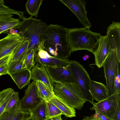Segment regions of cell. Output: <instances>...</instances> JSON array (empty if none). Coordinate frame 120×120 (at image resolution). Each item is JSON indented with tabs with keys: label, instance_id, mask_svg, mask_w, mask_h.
<instances>
[{
	"label": "cell",
	"instance_id": "cell-42",
	"mask_svg": "<svg viewBox=\"0 0 120 120\" xmlns=\"http://www.w3.org/2000/svg\"><path fill=\"white\" fill-rule=\"evenodd\" d=\"M1 75V74L0 73V76Z\"/></svg>",
	"mask_w": 120,
	"mask_h": 120
},
{
	"label": "cell",
	"instance_id": "cell-1",
	"mask_svg": "<svg viewBox=\"0 0 120 120\" xmlns=\"http://www.w3.org/2000/svg\"><path fill=\"white\" fill-rule=\"evenodd\" d=\"M67 35V28L58 24H51L42 32L40 42L49 54L58 58L67 59L71 53Z\"/></svg>",
	"mask_w": 120,
	"mask_h": 120
},
{
	"label": "cell",
	"instance_id": "cell-2",
	"mask_svg": "<svg viewBox=\"0 0 120 120\" xmlns=\"http://www.w3.org/2000/svg\"><path fill=\"white\" fill-rule=\"evenodd\" d=\"M68 41L71 52L85 50L94 54L101 36L86 27L67 29Z\"/></svg>",
	"mask_w": 120,
	"mask_h": 120
},
{
	"label": "cell",
	"instance_id": "cell-3",
	"mask_svg": "<svg viewBox=\"0 0 120 120\" xmlns=\"http://www.w3.org/2000/svg\"><path fill=\"white\" fill-rule=\"evenodd\" d=\"M47 26L45 22L30 16L29 18L24 19L14 29L19 30V31L18 32V34L30 41L29 52L33 49L37 50L41 34Z\"/></svg>",
	"mask_w": 120,
	"mask_h": 120
},
{
	"label": "cell",
	"instance_id": "cell-19",
	"mask_svg": "<svg viewBox=\"0 0 120 120\" xmlns=\"http://www.w3.org/2000/svg\"><path fill=\"white\" fill-rule=\"evenodd\" d=\"M55 105L66 117L71 118L76 116L75 109L71 107L55 94L49 101Z\"/></svg>",
	"mask_w": 120,
	"mask_h": 120
},
{
	"label": "cell",
	"instance_id": "cell-39",
	"mask_svg": "<svg viewBox=\"0 0 120 120\" xmlns=\"http://www.w3.org/2000/svg\"><path fill=\"white\" fill-rule=\"evenodd\" d=\"M90 120H97L95 118L93 115L89 117Z\"/></svg>",
	"mask_w": 120,
	"mask_h": 120
},
{
	"label": "cell",
	"instance_id": "cell-43",
	"mask_svg": "<svg viewBox=\"0 0 120 120\" xmlns=\"http://www.w3.org/2000/svg\"></svg>",
	"mask_w": 120,
	"mask_h": 120
},
{
	"label": "cell",
	"instance_id": "cell-27",
	"mask_svg": "<svg viewBox=\"0 0 120 120\" xmlns=\"http://www.w3.org/2000/svg\"><path fill=\"white\" fill-rule=\"evenodd\" d=\"M24 61L10 60L8 65L7 74L9 75L11 73L18 71L24 69Z\"/></svg>",
	"mask_w": 120,
	"mask_h": 120
},
{
	"label": "cell",
	"instance_id": "cell-34",
	"mask_svg": "<svg viewBox=\"0 0 120 120\" xmlns=\"http://www.w3.org/2000/svg\"><path fill=\"white\" fill-rule=\"evenodd\" d=\"M8 62L0 66V73L1 75L7 74V70Z\"/></svg>",
	"mask_w": 120,
	"mask_h": 120
},
{
	"label": "cell",
	"instance_id": "cell-29",
	"mask_svg": "<svg viewBox=\"0 0 120 120\" xmlns=\"http://www.w3.org/2000/svg\"><path fill=\"white\" fill-rule=\"evenodd\" d=\"M46 103L48 120L56 116L63 115L60 111L50 101L46 102Z\"/></svg>",
	"mask_w": 120,
	"mask_h": 120
},
{
	"label": "cell",
	"instance_id": "cell-38",
	"mask_svg": "<svg viewBox=\"0 0 120 120\" xmlns=\"http://www.w3.org/2000/svg\"><path fill=\"white\" fill-rule=\"evenodd\" d=\"M89 58V56L88 55H85L82 57V58L84 60H86Z\"/></svg>",
	"mask_w": 120,
	"mask_h": 120
},
{
	"label": "cell",
	"instance_id": "cell-6",
	"mask_svg": "<svg viewBox=\"0 0 120 120\" xmlns=\"http://www.w3.org/2000/svg\"><path fill=\"white\" fill-rule=\"evenodd\" d=\"M120 63L116 52L112 49L103 64L108 96L114 94V81Z\"/></svg>",
	"mask_w": 120,
	"mask_h": 120
},
{
	"label": "cell",
	"instance_id": "cell-33",
	"mask_svg": "<svg viewBox=\"0 0 120 120\" xmlns=\"http://www.w3.org/2000/svg\"><path fill=\"white\" fill-rule=\"evenodd\" d=\"M12 52L0 59V66L8 62L10 60Z\"/></svg>",
	"mask_w": 120,
	"mask_h": 120
},
{
	"label": "cell",
	"instance_id": "cell-7",
	"mask_svg": "<svg viewBox=\"0 0 120 120\" xmlns=\"http://www.w3.org/2000/svg\"><path fill=\"white\" fill-rule=\"evenodd\" d=\"M120 94H115L105 99L93 104L90 110L97 111L103 115L114 120L116 114L120 109Z\"/></svg>",
	"mask_w": 120,
	"mask_h": 120
},
{
	"label": "cell",
	"instance_id": "cell-40",
	"mask_svg": "<svg viewBox=\"0 0 120 120\" xmlns=\"http://www.w3.org/2000/svg\"><path fill=\"white\" fill-rule=\"evenodd\" d=\"M25 120H36L32 116L30 115V116L27 117Z\"/></svg>",
	"mask_w": 120,
	"mask_h": 120
},
{
	"label": "cell",
	"instance_id": "cell-21",
	"mask_svg": "<svg viewBox=\"0 0 120 120\" xmlns=\"http://www.w3.org/2000/svg\"><path fill=\"white\" fill-rule=\"evenodd\" d=\"M28 112L30 115L36 120H48L46 103L44 100Z\"/></svg>",
	"mask_w": 120,
	"mask_h": 120
},
{
	"label": "cell",
	"instance_id": "cell-12",
	"mask_svg": "<svg viewBox=\"0 0 120 120\" xmlns=\"http://www.w3.org/2000/svg\"><path fill=\"white\" fill-rule=\"evenodd\" d=\"M27 40L18 33L8 34L0 40V59L11 53L17 47Z\"/></svg>",
	"mask_w": 120,
	"mask_h": 120
},
{
	"label": "cell",
	"instance_id": "cell-41",
	"mask_svg": "<svg viewBox=\"0 0 120 120\" xmlns=\"http://www.w3.org/2000/svg\"><path fill=\"white\" fill-rule=\"evenodd\" d=\"M82 120H90L89 117V116H86Z\"/></svg>",
	"mask_w": 120,
	"mask_h": 120
},
{
	"label": "cell",
	"instance_id": "cell-4",
	"mask_svg": "<svg viewBox=\"0 0 120 120\" xmlns=\"http://www.w3.org/2000/svg\"><path fill=\"white\" fill-rule=\"evenodd\" d=\"M55 95L69 106L81 110L86 101L76 83H64L54 84Z\"/></svg>",
	"mask_w": 120,
	"mask_h": 120
},
{
	"label": "cell",
	"instance_id": "cell-9",
	"mask_svg": "<svg viewBox=\"0 0 120 120\" xmlns=\"http://www.w3.org/2000/svg\"><path fill=\"white\" fill-rule=\"evenodd\" d=\"M67 6L77 17L80 23L84 27L90 28L92 24L87 15V3L84 0H59Z\"/></svg>",
	"mask_w": 120,
	"mask_h": 120
},
{
	"label": "cell",
	"instance_id": "cell-16",
	"mask_svg": "<svg viewBox=\"0 0 120 120\" xmlns=\"http://www.w3.org/2000/svg\"><path fill=\"white\" fill-rule=\"evenodd\" d=\"M90 91L93 100L98 102L107 98L108 93L104 84L90 80Z\"/></svg>",
	"mask_w": 120,
	"mask_h": 120
},
{
	"label": "cell",
	"instance_id": "cell-32",
	"mask_svg": "<svg viewBox=\"0 0 120 120\" xmlns=\"http://www.w3.org/2000/svg\"><path fill=\"white\" fill-rule=\"evenodd\" d=\"M95 112L93 115L97 120H114L108 118L97 111Z\"/></svg>",
	"mask_w": 120,
	"mask_h": 120
},
{
	"label": "cell",
	"instance_id": "cell-18",
	"mask_svg": "<svg viewBox=\"0 0 120 120\" xmlns=\"http://www.w3.org/2000/svg\"><path fill=\"white\" fill-rule=\"evenodd\" d=\"M12 14H0V34L15 29L21 22L18 19L13 18Z\"/></svg>",
	"mask_w": 120,
	"mask_h": 120
},
{
	"label": "cell",
	"instance_id": "cell-25",
	"mask_svg": "<svg viewBox=\"0 0 120 120\" xmlns=\"http://www.w3.org/2000/svg\"><path fill=\"white\" fill-rule=\"evenodd\" d=\"M14 92V90L11 88H8L0 92V116L4 112L8 103Z\"/></svg>",
	"mask_w": 120,
	"mask_h": 120
},
{
	"label": "cell",
	"instance_id": "cell-8",
	"mask_svg": "<svg viewBox=\"0 0 120 120\" xmlns=\"http://www.w3.org/2000/svg\"><path fill=\"white\" fill-rule=\"evenodd\" d=\"M34 60L35 64L38 67H66L70 63L68 59L59 58L51 55L43 48L40 42L35 53Z\"/></svg>",
	"mask_w": 120,
	"mask_h": 120
},
{
	"label": "cell",
	"instance_id": "cell-35",
	"mask_svg": "<svg viewBox=\"0 0 120 120\" xmlns=\"http://www.w3.org/2000/svg\"><path fill=\"white\" fill-rule=\"evenodd\" d=\"M34 57L28 62L25 68L30 71L32 68L35 66Z\"/></svg>",
	"mask_w": 120,
	"mask_h": 120
},
{
	"label": "cell",
	"instance_id": "cell-5",
	"mask_svg": "<svg viewBox=\"0 0 120 120\" xmlns=\"http://www.w3.org/2000/svg\"><path fill=\"white\" fill-rule=\"evenodd\" d=\"M69 67L84 98L93 104L94 102L90 91L91 79L88 73L83 66L75 60L70 61Z\"/></svg>",
	"mask_w": 120,
	"mask_h": 120
},
{
	"label": "cell",
	"instance_id": "cell-20",
	"mask_svg": "<svg viewBox=\"0 0 120 120\" xmlns=\"http://www.w3.org/2000/svg\"><path fill=\"white\" fill-rule=\"evenodd\" d=\"M30 115L28 112L19 109L13 111L4 112L0 116V120H25Z\"/></svg>",
	"mask_w": 120,
	"mask_h": 120
},
{
	"label": "cell",
	"instance_id": "cell-17",
	"mask_svg": "<svg viewBox=\"0 0 120 120\" xmlns=\"http://www.w3.org/2000/svg\"><path fill=\"white\" fill-rule=\"evenodd\" d=\"M9 75L20 89L29 84L31 79V72L26 68Z\"/></svg>",
	"mask_w": 120,
	"mask_h": 120
},
{
	"label": "cell",
	"instance_id": "cell-13",
	"mask_svg": "<svg viewBox=\"0 0 120 120\" xmlns=\"http://www.w3.org/2000/svg\"><path fill=\"white\" fill-rule=\"evenodd\" d=\"M111 50L110 45L107 36H101L97 48L93 54L95 64L99 68L103 64Z\"/></svg>",
	"mask_w": 120,
	"mask_h": 120
},
{
	"label": "cell",
	"instance_id": "cell-15",
	"mask_svg": "<svg viewBox=\"0 0 120 120\" xmlns=\"http://www.w3.org/2000/svg\"><path fill=\"white\" fill-rule=\"evenodd\" d=\"M30 72L31 79L35 82H41L54 92V83L50 79L44 66L38 67L36 65L32 68Z\"/></svg>",
	"mask_w": 120,
	"mask_h": 120
},
{
	"label": "cell",
	"instance_id": "cell-23",
	"mask_svg": "<svg viewBox=\"0 0 120 120\" xmlns=\"http://www.w3.org/2000/svg\"><path fill=\"white\" fill-rule=\"evenodd\" d=\"M36 84L39 97L42 100L46 102L49 101L55 94L46 86L41 82L37 81Z\"/></svg>",
	"mask_w": 120,
	"mask_h": 120
},
{
	"label": "cell",
	"instance_id": "cell-22",
	"mask_svg": "<svg viewBox=\"0 0 120 120\" xmlns=\"http://www.w3.org/2000/svg\"><path fill=\"white\" fill-rule=\"evenodd\" d=\"M30 43L29 40H27L15 48L13 51L11 60L24 61L28 52Z\"/></svg>",
	"mask_w": 120,
	"mask_h": 120
},
{
	"label": "cell",
	"instance_id": "cell-11",
	"mask_svg": "<svg viewBox=\"0 0 120 120\" xmlns=\"http://www.w3.org/2000/svg\"><path fill=\"white\" fill-rule=\"evenodd\" d=\"M69 65L62 67H44L50 79L54 83H76L69 69Z\"/></svg>",
	"mask_w": 120,
	"mask_h": 120
},
{
	"label": "cell",
	"instance_id": "cell-37",
	"mask_svg": "<svg viewBox=\"0 0 120 120\" xmlns=\"http://www.w3.org/2000/svg\"><path fill=\"white\" fill-rule=\"evenodd\" d=\"M120 109H119L117 112L114 120H120Z\"/></svg>",
	"mask_w": 120,
	"mask_h": 120
},
{
	"label": "cell",
	"instance_id": "cell-30",
	"mask_svg": "<svg viewBox=\"0 0 120 120\" xmlns=\"http://www.w3.org/2000/svg\"><path fill=\"white\" fill-rule=\"evenodd\" d=\"M36 50L35 49H32L29 52L26 56L23 63V68H25L26 66L29 61L34 57Z\"/></svg>",
	"mask_w": 120,
	"mask_h": 120
},
{
	"label": "cell",
	"instance_id": "cell-28",
	"mask_svg": "<svg viewBox=\"0 0 120 120\" xmlns=\"http://www.w3.org/2000/svg\"><path fill=\"white\" fill-rule=\"evenodd\" d=\"M4 4V0H0V14H15L19 15L20 19L22 20L26 18L24 12L11 9L5 6Z\"/></svg>",
	"mask_w": 120,
	"mask_h": 120
},
{
	"label": "cell",
	"instance_id": "cell-10",
	"mask_svg": "<svg viewBox=\"0 0 120 120\" xmlns=\"http://www.w3.org/2000/svg\"><path fill=\"white\" fill-rule=\"evenodd\" d=\"M42 100L38 95L36 82L33 81L28 86L24 97L20 100V109L28 112L36 107Z\"/></svg>",
	"mask_w": 120,
	"mask_h": 120
},
{
	"label": "cell",
	"instance_id": "cell-24",
	"mask_svg": "<svg viewBox=\"0 0 120 120\" xmlns=\"http://www.w3.org/2000/svg\"><path fill=\"white\" fill-rule=\"evenodd\" d=\"M43 0H29L26 4V11L31 16H38V14Z\"/></svg>",
	"mask_w": 120,
	"mask_h": 120
},
{
	"label": "cell",
	"instance_id": "cell-26",
	"mask_svg": "<svg viewBox=\"0 0 120 120\" xmlns=\"http://www.w3.org/2000/svg\"><path fill=\"white\" fill-rule=\"evenodd\" d=\"M19 93L14 92L8 103L4 112L12 111L20 109Z\"/></svg>",
	"mask_w": 120,
	"mask_h": 120
},
{
	"label": "cell",
	"instance_id": "cell-31",
	"mask_svg": "<svg viewBox=\"0 0 120 120\" xmlns=\"http://www.w3.org/2000/svg\"><path fill=\"white\" fill-rule=\"evenodd\" d=\"M120 80L116 76L114 82V94H120Z\"/></svg>",
	"mask_w": 120,
	"mask_h": 120
},
{
	"label": "cell",
	"instance_id": "cell-14",
	"mask_svg": "<svg viewBox=\"0 0 120 120\" xmlns=\"http://www.w3.org/2000/svg\"><path fill=\"white\" fill-rule=\"evenodd\" d=\"M106 35L111 50H113L116 52L120 60V22H112L107 28Z\"/></svg>",
	"mask_w": 120,
	"mask_h": 120
},
{
	"label": "cell",
	"instance_id": "cell-36",
	"mask_svg": "<svg viewBox=\"0 0 120 120\" xmlns=\"http://www.w3.org/2000/svg\"><path fill=\"white\" fill-rule=\"evenodd\" d=\"M62 115H60L51 118V120H62L61 118Z\"/></svg>",
	"mask_w": 120,
	"mask_h": 120
}]
</instances>
